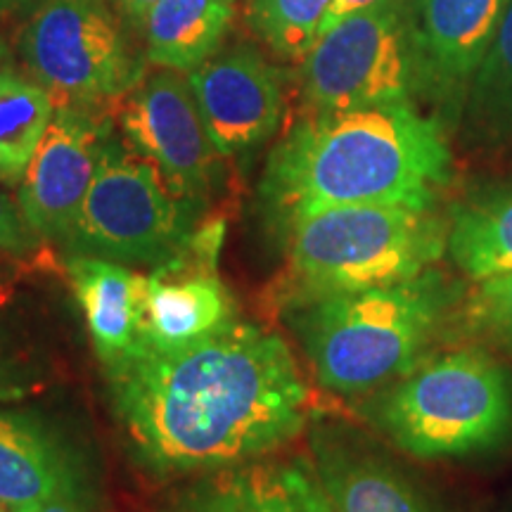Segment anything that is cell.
<instances>
[{
	"instance_id": "17",
	"label": "cell",
	"mask_w": 512,
	"mask_h": 512,
	"mask_svg": "<svg viewBox=\"0 0 512 512\" xmlns=\"http://www.w3.org/2000/svg\"><path fill=\"white\" fill-rule=\"evenodd\" d=\"M79 484L43 427L27 415L0 411V503L10 512H36Z\"/></svg>"
},
{
	"instance_id": "27",
	"label": "cell",
	"mask_w": 512,
	"mask_h": 512,
	"mask_svg": "<svg viewBox=\"0 0 512 512\" xmlns=\"http://www.w3.org/2000/svg\"><path fill=\"white\" fill-rule=\"evenodd\" d=\"M157 3L159 0H117L119 10L136 24H143L145 17L150 15V10L155 8Z\"/></svg>"
},
{
	"instance_id": "24",
	"label": "cell",
	"mask_w": 512,
	"mask_h": 512,
	"mask_svg": "<svg viewBox=\"0 0 512 512\" xmlns=\"http://www.w3.org/2000/svg\"><path fill=\"white\" fill-rule=\"evenodd\" d=\"M41 238L29 228L22 209L0 192V254L29 256L41 247Z\"/></svg>"
},
{
	"instance_id": "2",
	"label": "cell",
	"mask_w": 512,
	"mask_h": 512,
	"mask_svg": "<svg viewBox=\"0 0 512 512\" xmlns=\"http://www.w3.org/2000/svg\"><path fill=\"white\" fill-rule=\"evenodd\" d=\"M453 174L439 121L413 102L309 114L273 147L261 197L280 228L351 204L434 209Z\"/></svg>"
},
{
	"instance_id": "10",
	"label": "cell",
	"mask_w": 512,
	"mask_h": 512,
	"mask_svg": "<svg viewBox=\"0 0 512 512\" xmlns=\"http://www.w3.org/2000/svg\"><path fill=\"white\" fill-rule=\"evenodd\" d=\"M226 221L190 230L174 254L147 275L140 347L174 351L214 335L238 320V306L219 278Z\"/></svg>"
},
{
	"instance_id": "25",
	"label": "cell",
	"mask_w": 512,
	"mask_h": 512,
	"mask_svg": "<svg viewBox=\"0 0 512 512\" xmlns=\"http://www.w3.org/2000/svg\"><path fill=\"white\" fill-rule=\"evenodd\" d=\"M24 396V384L19 382L17 370L5 354L3 342H0V401H15Z\"/></svg>"
},
{
	"instance_id": "14",
	"label": "cell",
	"mask_w": 512,
	"mask_h": 512,
	"mask_svg": "<svg viewBox=\"0 0 512 512\" xmlns=\"http://www.w3.org/2000/svg\"><path fill=\"white\" fill-rule=\"evenodd\" d=\"M176 512H335L316 465L306 458L249 460L209 472Z\"/></svg>"
},
{
	"instance_id": "4",
	"label": "cell",
	"mask_w": 512,
	"mask_h": 512,
	"mask_svg": "<svg viewBox=\"0 0 512 512\" xmlns=\"http://www.w3.org/2000/svg\"><path fill=\"white\" fill-rule=\"evenodd\" d=\"M280 230L287 247L280 299L294 309L418 278L446 254L448 223L434 209L351 204L297 216Z\"/></svg>"
},
{
	"instance_id": "30",
	"label": "cell",
	"mask_w": 512,
	"mask_h": 512,
	"mask_svg": "<svg viewBox=\"0 0 512 512\" xmlns=\"http://www.w3.org/2000/svg\"><path fill=\"white\" fill-rule=\"evenodd\" d=\"M5 55H8V48H5V46H3V43H0V60H3V57H5Z\"/></svg>"
},
{
	"instance_id": "15",
	"label": "cell",
	"mask_w": 512,
	"mask_h": 512,
	"mask_svg": "<svg viewBox=\"0 0 512 512\" xmlns=\"http://www.w3.org/2000/svg\"><path fill=\"white\" fill-rule=\"evenodd\" d=\"M74 294L86 316L95 354L112 368L140 347L147 278L98 256H72L67 264Z\"/></svg>"
},
{
	"instance_id": "29",
	"label": "cell",
	"mask_w": 512,
	"mask_h": 512,
	"mask_svg": "<svg viewBox=\"0 0 512 512\" xmlns=\"http://www.w3.org/2000/svg\"><path fill=\"white\" fill-rule=\"evenodd\" d=\"M41 0H0V15H15L22 10H34Z\"/></svg>"
},
{
	"instance_id": "11",
	"label": "cell",
	"mask_w": 512,
	"mask_h": 512,
	"mask_svg": "<svg viewBox=\"0 0 512 512\" xmlns=\"http://www.w3.org/2000/svg\"><path fill=\"white\" fill-rule=\"evenodd\" d=\"M107 114L110 110L55 107L17 192L24 219L43 242L55 240L64 245L72 233L98 171L102 147L112 136Z\"/></svg>"
},
{
	"instance_id": "21",
	"label": "cell",
	"mask_w": 512,
	"mask_h": 512,
	"mask_svg": "<svg viewBox=\"0 0 512 512\" xmlns=\"http://www.w3.org/2000/svg\"><path fill=\"white\" fill-rule=\"evenodd\" d=\"M463 114L467 136L479 143L512 136V0L472 79Z\"/></svg>"
},
{
	"instance_id": "26",
	"label": "cell",
	"mask_w": 512,
	"mask_h": 512,
	"mask_svg": "<svg viewBox=\"0 0 512 512\" xmlns=\"http://www.w3.org/2000/svg\"><path fill=\"white\" fill-rule=\"evenodd\" d=\"M380 3H384V0H332L328 15H325L323 27H320V34H323V31H328L332 24H337L342 17L351 15V12L373 8V5H380Z\"/></svg>"
},
{
	"instance_id": "13",
	"label": "cell",
	"mask_w": 512,
	"mask_h": 512,
	"mask_svg": "<svg viewBox=\"0 0 512 512\" xmlns=\"http://www.w3.org/2000/svg\"><path fill=\"white\" fill-rule=\"evenodd\" d=\"M188 83L221 157L266 143L283 124V74L249 43L211 55L192 69Z\"/></svg>"
},
{
	"instance_id": "3",
	"label": "cell",
	"mask_w": 512,
	"mask_h": 512,
	"mask_svg": "<svg viewBox=\"0 0 512 512\" xmlns=\"http://www.w3.org/2000/svg\"><path fill=\"white\" fill-rule=\"evenodd\" d=\"M460 302L439 271L373 290L294 306L292 325L325 389L344 396L387 389L430 356Z\"/></svg>"
},
{
	"instance_id": "8",
	"label": "cell",
	"mask_w": 512,
	"mask_h": 512,
	"mask_svg": "<svg viewBox=\"0 0 512 512\" xmlns=\"http://www.w3.org/2000/svg\"><path fill=\"white\" fill-rule=\"evenodd\" d=\"M413 93L418 81L403 0L342 17L302 60V95L311 114L411 102Z\"/></svg>"
},
{
	"instance_id": "23",
	"label": "cell",
	"mask_w": 512,
	"mask_h": 512,
	"mask_svg": "<svg viewBox=\"0 0 512 512\" xmlns=\"http://www.w3.org/2000/svg\"><path fill=\"white\" fill-rule=\"evenodd\" d=\"M453 311L465 337L512 351V273L472 283Z\"/></svg>"
},
{
	"instance_id": "32",
	"label": "cell",
	"mask_w": 512,
	"mask_h": 512,
	"mask_svg": "<svg viewBox=\"0 0 512 512\" xmlns=\"http://www.w3.org/2000/svg\"><path fill=\"white\" fill-rule=\"evenodd\" d=\"M0 290H3V278H0Z\"/></svg>"
},
{
	"instance_id": "18",
	"label": "cell",
	"mask_w": 512,
	"mask_h": 512,
	"mask_svg": "<svg viewBox=\"0 0 512 512\" xmlns=\"http://www.w3.org/2000/svg\"><path fill=\"white\" fill-rule=\"evenodd\" d=\"M233 19L226 0H159L143 22L147 62L190 74L219 53Z\"/></svg>"
},
{
	"instance_id": "31",
	"label": "cell",
	"mask_w": 512,
	"mask_h": 512,
	"mask_svg": "<svg viewBox=\"0 0 512 512\" xmlns=\"http://www.w3.org/2000/svg\"><path fill=\"white\" fill-rule=\"evenodd\" d=\"M0 512H10V510H8V508H5V505H3V503H0Z\"/></svg>"
},
{
	"instance_id": "7",
	"label": "cell",
	"mask_w": 512,
	"mask_h": 512,
	"mask_svg": "<svg viewBox=\"0 0 512 512\" xmlns=\"http://www.w3.org/2000/svg\"><path fill=\"white\" fill-rule=\"evenodd\" d=\"M190 211L155 166L110 136L64 247L74 256L157 266L190 233Z\"/></svg>"
},
{
	"instance_id": "6",
	"label": "cell",
	"mask_w": 512,
	"mask_h": 512,
	"mask_svg": "<svg viewBox=\"0 0 512 512\" xmlns=\"http://www.w3.org/2000/svg\"><path fill=\"white\" fill-rule=\"evenodd\" d=\"M24 72L55 107L110 110L143 81V62L107 0H41L17 41Z\"/></svg>"
},
{
	"instance_id": "12",
	"label": "cell",
	"mask_w": 512,
	"mask_h": 512,
	"mask_svg": "<svg viewBox=\"0 0 512 512\" xmlns=\"http://www.w3.org/2000/svg\"><path fill=\"white\" fill-rule=\"evenodd\" d=\"M510 0H403L418 93L463 114Z\"/></svg>"
},
{
	"instance_id": "33",
	"label": "cell",
	"mask_w": 512,
	"mask_h": 512,
	"mask_svg": "<svg viewBox=\"0 0 512 512\" xmlns=\"http://www.w3.org/2000/svg\"><path fill=\"white\" fill-rule=\"evenodd\" d=\"M226 3H235V0H226Z\"/></svg>"
},
{
	"instance_id": "22",
	"label": "cell",
	"mask_w": 512,
	"mask_h": 512,
	"mask_svg": "<svg viewBox=\"0 0 512 512\" xmlns=\"http://www.w3.org/2000/svg\"><path fill=\"white\" fill-rule=\"evenodd\" d=\"M332 0H254L249 22L275 55L304 60L318 41Z\"/></svg>"
},
{
	"instance_id": "28",
	"label": "cell",
	"mask_w": 512,
	"mask_h": 512,
	"mask_svg": "<svg viewBox=\"0 0 512 512\" xmlns=\"http://www.w3.org/2000/svg\"><path fill=\"white\" fill-rule=\"evenodd\" d=\"M36 512H83V505L79 494H64L53 498V501H48Z\"/></svg>"
},
{
	"instance_id": "16",
	"label": "cell",
	"mask_w": 512,
	"mask_h": 512,
	"mask_svg": "<svg viewBox=\"0 0 512 512\" xmlns=\"http://www.w3.org/2000/svg\"><path fill=\"white\" fill-rule=\"evenodd\" d=\"M313 465L335 512H434L394 465L335 432L313 437Z\"/></svg>"
},
{
	"instance_id": "9",
	"label": "cell",
	"mask_w": 512,
	"mask_h": 512,
	"mask_svg": "<svg viewBox=\"0 0 512 512\" xmlns=\"http://www.w3.org/2000/svg\"><path fill=\"white\" fill-rule=\"evenodd\" d=\"M114 107L126 145L155 166L171 192L192 207L207 200L221 155L188 79L174 69H159L143 76Z\"/></svg>"
},
{
	"instance_id": "5",
	"label": "cell",
	"mask_w": 512,
	"mask_h": 512,
	"mask_svg": "<svg viewBox=\"0 0 512 512\" xmlns=\"http://www.w3.org/2000/svg\"><path fill=\"white\" fill-rule=\"evenodd\" d=\"M375 422L408 456H475L510 437L512 380L479 347L427 356L384 389Z\"/></svg>"
},
{
	"instance_id": "19",
	"label": "cell",
	"mask_w": 512,
	"mask_h": 512,
	"mask_svg": "<svg viewBox=\"0 0 512 512\" xmlns=\"http://www.w3.org/2000/svg\"><path fill=\"white\" fill-rule=\"evenodd\" d=\"M446 252L472 283L512 273V188L470 197L453 209Z\"/></svg>"
},
{
	"instance_id": "20",
	"label": "cell",
	"mask_w": 512,
	"mask_h": 512,
	"mask_svg": "<svg viewBox=\"0 0 512 512\" xmlns=\"http://www.w3.org/2000/svg\"><path fill=\"white\" fill-rule=\"evenodd\" d=\"M55 102L12 64L0 67V183L19 185L46 136Z\"/></svg>"
},
{
	"instance_id": "1",
	"label": "cell",
	"mask_w": 512,
	"mask_h": 512,
	"mask_svg": "<svg viewBox=\"0 0 512 512\" xmlns=\"http://www.w3.org/2000/svg\"><path fill=\"white\" fill-rule=\"evenodd\" d=\"M107 377L128 437L157 475L271 456L311 415V389L285 339L240 318L183 349L138 347Z\"/></svg>"
}]
</instances>
